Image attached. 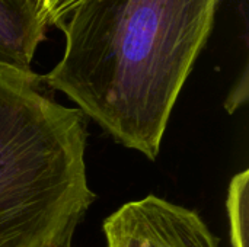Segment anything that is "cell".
Returning <instances> with one entry per match:
<instances>
[{
    "mask_svg": "<svg viewBox=\"0 0 249 247\" xmlns=\"http://www.w3.org/2000/svg\"><path fill=\"white\" fill-rule=\"evenodd\" d=\"M222 0H82L44 80L118 144L156 160Z\"/></svg>",
    "mask_w": 249,
    "mask_h": 247,
    "instance_id": "obj_1",
    "label": "cell"
},
{
    "mask_svg": "<svg viewBox=\"0 0 249 247\" xmlns=\"http://www.w3.org/2000/svg\"><path fill=\"white\" fill-rule=\"evenodd\" d=\"M86 146L88 118L44 76L0 67V247H74L96 198Z\"/></svg>",
    "mask_w": 249,
    "mask_h": 247,
    "instance_id": "obj_2",
    "label": "cell"
},
{
    "mask_svg": "<svg viewBox=\"0 0 249 247\" xmlns=\"http://www.w3.org/2000/svg\"><path fill=\"white\" fill-rule=\"evenodd\" d=\"M107 247H219L194 210L156 195L121 205L104 221Z\"/></svg>",
    "mask_w": 249,
    "mask_h": 247,
    "instance_id": "obj_3",
    "label": "cell"
},
{
    "mask_svg": "<svg viewBox=\"0 0 249 247\" xmlns=\"http://www.w3.org/2000/svg\"><path fill=\"white\" fill-rule=\"evenodd\" d=\"M48 25L38 0H0V67L28 73Z\"/></svg>",
    "mask_w": 249,
    "mask_h": 247,
    "instance_id": "obj_4",
    "label": "cell"
},
{
    "mask_svg": "<svg viewBox=\"0 0 249 247\" xmlns=\"http://www.w3.org/2000/svg\"><path fill=\"white\" fill-rule=\"evenodd\" d=\"M248 181L249 172L244 170L233 176L228 191L226 208L233 247H248Z\"/></svg>",
    "mask_w": 249,
    "mask_h": 247,
    "instance_id": "obj_5",
    "label": "cell"
},
{
    "mask_svg": "<svg viewBox=\"0 0 249 247\" xmlns=\"http://www.w3.org/2000/svg\"><path fill=\"white\" fill-rule=\"evenodd\" d=\"M82 0H38L42 16L48 26L61 28L64 20Z\"/></svg>",
    "mask_w": 249,
    "mask_h": 247,
    "instance_id": "obj_6",
    "label": "cell"
}]
</instances>
